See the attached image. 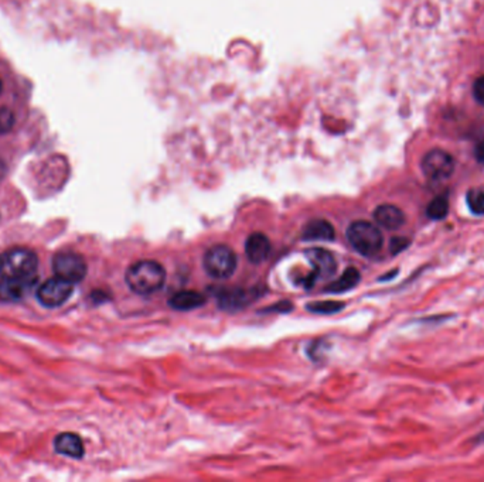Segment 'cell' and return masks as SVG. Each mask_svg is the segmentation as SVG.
<instances>
[{
	"label": "cell",
	"instance_id": "obj_1",
	"mask_svg": "<svg viewBox=\"0 0 484 482\" xmlns=\"http://www.w3.org/2000/svg\"><path fill=\"white\" fill-rule=\"evenodd\" d=\"M125 280L133 293L149 296L163 288L166 282V271L156 261H139L128 268Z\"/></svg>",
	"mask_w": 484,
	"mask_h": 482
},
{
	"label": "cell",
	"instance_id": "obj_2",
	"mask_svg": "<svg viewBox=\"0 0 484 482\" xmlns=\"http://www.w3.org/2000/svg\"><path fill=\"white\" fill-rule=\"evenodd\" d=\"M39 259L26 248H13L0 255V276L4 279L29 280L36 278Z\"/></svg>",
	"mask_w": 484,
	"mask_h": 482
},
{
	"label": "cell",
	"instance_id": "obj_3",
	"mask_svg": "<svg viewBox=\"0 0 484 482\" xmlns=\"http://www.w3.org/2000/svg\"><path fill=\"white\" fill-rule=\"evenodd\" d=\"M350 245L363 257L373 258L380 254L384 245V236L378 226L367 221H356L347 229Z\"/></svg>",
	"mask_w": 484,
	"mask_h": 482
},
{
	"label": "cell",
	"instance_id": "obj_4",
	"mask_svg": "<svg viewBox=\"0 0 484 482\" xmlns=\"http://www.w3.org/2000/svg\"><path fill=\"white\" fill-rule=\"evenodd\" d=\"M236 264L238 261L235 252L226 245L211 247L202 258L204 271L212 279L231 278L236 269Z\"/></svg>",
	"mask_w": 484,
	"mask_h": 482
},
{
	"label": "cell",
	"instance_id": "obj_5",
	"mask_svg": "<svg viewBox=\"0 0 484 482\" xmlns=\"http://www.w3.org/2000/svg\"><path fill=\"white\" fill-rule=\"evenodd\" d=\"M53 271L57 278L68 283H80L87 275L84 258L75 252H60L53 259Z\"/></svg>",
	"mask_w": 484,
	"mask_h": 482
},
{
	"label": "cell",
	"instance_id": "obj_6",
	"mask_svg": "<svg viewBox=\"0 0 484 482\" xmlns=\"http://www.w3.org/2000/svg\"><path fill=\"white\" fill-rule=\"evenodd\" d=\"M421 167L426 178L432 181H444L454 171V160L447 152L433 149L425 154Z\"/></svg>",
	"mask_w": 484,
	"mask_h": 482
},
{
	"label": "cell",
	"instance_id": "obj_7",
	"mask_svg": "<svg viewBox=\"0 0 484 482\" xmlns=\"http://www.w3.org/2000/svg\"><path fill=\"white\" fill-rule=\"evenodd\" d=\"M73 295V283H68L60 278H52L44 282L37 290L39 302L49 307H60L63 306Z\"/></svg>",
	"mask_w": 484,
	"mask_h": 482
},
{
	"label": "cell",
	"instance_id": "obj_8",
	"mask_svg": "<svg viewBox=\"0 0 484 482\" xmlns=\"http://www.w3.org/2000/svg\"><path fill=\"white\" fill-rule=\"evenodd\" d=\"M308 259L313 266V273L306 279V288H312L315 282L323 280V279H330L336 273V259L332 252L323 248H313L306 251Z\"/></svg>",
	"mask_w": 484,
	"mask_h": 482
},
{
	"label": "cell",
	"instance_id": "obj_9",
	"mask_svg": "<svg viewBox=\"0 0 484 482\" xmlns=\"http://www.w3.org/2000/svg\"><path fill=\"white\" fill-rule=\"evenodd\" d=\"M261 290L258 289H242V288H231V289H219L217 292L218 306L226 311H236L241 309H246L251 302L261 296Z\"/></svg>",
	"mask_w": 484,
	"mask_h": 482
},
{
	"label": "cell",
	"instance_id": "obj_10",
	"mask_svg": "<svg viewBox=\"0 0 484 482\" xmlns=\"http://www.w3.org/2000/svg\"><path fill=\"white\" fill-rule=\"evenodd\" d=\"M374 219L380 226L388 230H397L405 223V214L397 205L382 204L375 208Z\"/></svg>",
	"mask_w": 484,
	"mask_h": 482
},
{
	"label": "cell",
	"instance_id": "obj_11",
	"mask_svg": "<svg viewBox=\"0 0 484 482\" xmlns=\"http://www.w3.org/2000/svg\"><path fill=\"white\" fill-rule=\"evenodd\" d=\"M271 248L270 237L261 232L250 235L246 242V254L253 264H262L270 257Z\"/></svg>",
	"mask_w": 484,
	"mask_h": 482
},
{
	"label": "cell",
	"instance_id": "obj_12",
	"mask_svg": "<svg viewBox=\"0 0 484 482\" xmlns=\"http://www.w3.org/2000/svg\"><path fill=\"white\" fill-rule=\"evenodd\" d=\"M36 279L37 278L29 280H13L2 278V280H0V302L9 303L23 299L36 283Z\"/></svg>",
	"mask_w": 484,
	"mask_h": 482
},
{
	"label": "cell",
	"instance_id": "obj_13",
	"mask_svg": "<svg viewBox=\"0 0 484 482\" xmlns=\"http://www.w3.org/2000/svg\"><path fill=\"white\" fill-rule=\"evenodd\" d=\"M54 448L59 454L80 459L84 457V444L80 435L74 433L59 434L54 440Z\"/></svg>",
	"mask_w": 484,
	"mask_h": 482
},
{
	"label": "cell",
	"instance_id": "obj_14",
	"mask_svg": "<svg viewBox=\"0 0 484 482\" xmlns=\"http://www.w3.org/2000/svg\"><path fill=\"white\" fill-rule=\"evenodd\" d=\"M205 302L207 300L204 295L193 290H184L173 295L169 299V306L177 311H190L204 306Z\"/></svg>",
	"mask_w": 484,
	"mask_h": 482
},
{
	"label": "cell",
	"instance_id": "obj_15",
	"mask_svg": "<svg viewBox=\"0 0 484 482\" xmlns=\"http://www.w3.org/2000/svg\"><path fill=\"white\" fill-rule=\"evenodd\" d=\"M302 237L305 240H334L336 233L333 225L326 219H313L308 222V225L303 228Z\"/></svg>",
	"mask_w": 484,
	"mask_h": 482
},
{
	"label": "cell",
	"instance_id": "obj_16",
	"mask_svg": "<svg viewBox=\"0 0 484 482\" xmlns=\"http://www.w3.org/2000/svg\"><path fill=\"white\" fill-rule=\"evenodd\" d=\"M360 272L356 268H349L339 280L330 283L329 286H326V292L327 293H343V292H349L351 289H354L358 283H360Z\"/></svg>",
	"mask_w": 484,
	"mask_h": 482
},
{
	"label": "cell",
	"instance_id": "obj_17",
	"mask_svg": "<svg viewBox=\"0 0 484 482\" xmlns=\"http://www.w3.org/2000/svg\"><path fill=\"white\" fill-rule=\"evenodd\" d=\"M449 214V197L446 194L436 195L426 206V215L432 221L444 219Z\"/></svg>",
	"mask_w": 484,
	"mask_h": 482
},
{
	"label": "cell",
	"instance_id": "obj_18",
	"mask_svg": "<svg viewBox=\"0 0 484 482\" xmlns=\"http://www.w3.org/2000/svg\"><path fill=\"white\" fill-rule=\"evenodd\" d=\"M466 204L471 214L474 215H484V190L481 188H471L466 194Z\"/></svg>",
	"mask_w": 484,
	"mask_h": 482
},
{
	"label": "cell",
	"instance_id": "obj_19",
	"mask_svg": "<svg viewBox=\"0 0 484 482\" xmlns=\"http://www.w3.org/2000/svg\"><path fill=\"white\" fill-rule=\"evenodd\" d=\"M344 307H346L344 303L332 302V300L316 302V303H312V304L306 306V309L310 313H316V314H334V313H339L340 310H343Z\"/></svg>",
	"mask_w": 484,
	"mask_h": 482
},
{
	"label": "cell",
	"instance_id": "obj_20",
	"mask_svg": "<svg viewBox=\"0 0 484 482\" xmlns=\"http://www.w3.org/2000/svg\"><path fill=\"white\" fill-rule=\"evenodd\" d=\"M409 242H411L409 239H406V237H402V236L392 237V239H391V245H389L391 254H392V255H397V254H399V252L405 251V249L409 247Z\"/></svg>",
	"mask_w": 484,
	"mask_h": 482
},
{
	"label": "cell",
	"instance_id": "obj_21",
	"mask_svg": "<svg viewBox=\"0 0 484 482\" xmlns=\"http://www.w3.org/2000/svg\"><path fill=\"white\" fill-rule=\"evenodd\" d=\"M473 95L476 101L481 105H484V75L478 77L473 84Z\"/></svg>",
	"mask_w": 484,
	"mask_h": 482
},
{
	"label": "cell",
	"instance_id": "obj_22",
	"mask_svg": "<svg viewBox=\"0 0 484 482\" xmlns=\"http://www.w3.org/2000/svg\"><path fill=\"white\" fill-rule=\"evenodd\" d=\"M12 113L9 111H0V128L9 129L12 126Z\"/></svg>",
	"mask_w": 484,
	"mask_h": 482
},
{
	"label": "cell",
	"instance_id": "obj_23",
	"mask_svg": "<svg viewBox=\"0 0 484 482\" xmlns=\"http://www.w3.org/2000/svg\"><path fill=\"white\" fill-rule=\"evenodd\" d=\"M474 154H476V159L478 163L484 164V139L480 140L474 149Z\"/></svg>",
	"mask_w": 484,
	"mask_h": 482
},
{
	"label": "cell",
	"instance_id": "obj_24",
	"mask_svg": "<svg viewBox=\"0 0 484 482\" xmlns=\"http://www.w3.org/2000/svg\"><path fill=\"white\" fill-rule=\"evenodd\" d=\"M476 444H484V430L480 433V434H477L476 437H474V440H473Z\"/></svg>",
	"mask_w": 484,
	"mask_h": 482
},
{
	"label": "cell",
	"instance_id": "obj_25",
	"mask_svg": "<svg viewBox=\"0 0 484 482\" xmlns=\"http://www.w3.org/2000/svg\"><path fill=\"white\" fill-rule=\"evenodd\" d=\"M0 92H2V81H0Z\"/></svg>",
	"mask_w": 484,
	"mask_h": 482
}]
</instances>
